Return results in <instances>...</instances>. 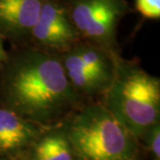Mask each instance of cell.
<instances>
[{"instance_id":"6","label":"cell","mask_w":160,"mask_h":160,"mask_svg":"<svg viewBox=\"0 0 160 160\" xmlns=\"http://www.w3.org/2000/svg\"><path fill=\"white\" fill-rule=\"evenodd\" d=\"M46 129L0 105V160L25 159Z\"/></svg>"},{"instance_id":"8","label":"cell","mask_w":160,"mask_h":160,"mask_svg":"<svg viewBox=\"0 0 160 160\" xmlns=\"http://www.w3.org/2000/svg\"><path fill=\"white\" fill-rule=\"evenodd\" d=\"M24 160H78L63 127L46 129Z\"/></svg>"},{"instance_id":"9","label":"cell","mask_w":160,"mask_h":160,"mask_svg":"<svg viewBox=\"0 0 160 160\" xmlns=\"http://www.w3.org/2000/svg\"><path fill=\"white\" fill-rule=\"evenodd\" d=\"M140 143L149 155L150 160H160V122L151 126L144 133Z\"/></svg>"},{"instance_id":"1","label":"cell","mask_w":160,"mask_h":160,"mask_svg":"<svg viewBox=\"0 0 160 160\" xmlns=\"http://www.w3.org/2000/svg\"><path fill=\"white\" fill-rule=\"evenodd\" d=\"M85 102L59 55L30 45L12 47L0 64V105L38 126H61Z\"/></svg>"},{"instance_id":"2","label":"cell","mask_w":160,"mask_h":160,"mask_svg":"<svg viewBox=\"0 0 160 160\" xmlns=\"http://www.w3.org/2000/svg\"><path fill=\"white\" fill-rule=\"evenodd\" d=\"M78 160H141V143L101 102L80 105L62 124Z\"/></svg>"},{"instance_id":"7","label":"cell","mask_w":160,"mask_h":160,"mask_svg":"<svg viewBox=\"0 0 160 160\" xmlns=\"http://www.w3.org/2000/svg\"><path fill=\"white\" fill-rule=\"evenodd\" d=\"M45 0H0V35L12 47L29 45Z\"/></svg>"},{"instance_id":"10","label":"cell","mask_w":160,"mask_h":160,"mask_svg":"<svg viewBox=\"0 0 160 160\" xmlns=\"http://www.w3.org/2000/svg\"><path fill=\"white\" fill-rule=\"evenodd\" d=\"M135 10L145 19L160 18V0H135Z\"/></svg>"},{"instance_id":"4","label":"cell","mask_w":160,"mask_h":160,"mask_svg":"<svg viewBox=\"0 0 160 160\" xmlns=\"http://www.w3.org/2000/svg\"><path fill=\"white\" fill-rule=\"evenodd\" d=\"M81 39L119 53L118 28L131 12L126 0H62Z\"/></svg>"},{"instance_id":"5","label":"cell","mask_w":160,"mask_h":160,"mask_svg":"<svg viewBox=\"0 0 160 160\" xmlns=\"http://www.w3.org/2000/svg\"><path fill=\"white\" fill-rule=\"evenodd\" d=\"M82 41L69 21L62 0H45L32 28L29 45L61 55Z\"/></svg>"},{"instance_id":"3","label":"cell","mask_w":160,"mask_h":160,"mask_svg":"<svg viewBox=\"0 0 160 160\" xmlns=\"http://www.w3.org/2000/svg\"><path fill=\"white\" fill-rule=\"evenodd\" d=\"M101 103L140 142L160 122L159 78L119 56L114 79Z\"/></svg>"},{"instance_id":"11","label":"cell","mask_w":160,"mask_h":160,"mask_svg":"<svg viewBox=\"0 0 160 160\" xmlns=\"http://www.w3.org/2000/svg\"><path fill=\"white\" fill-rule=\"evenodd\" d=\"M3 42H4V38L0 35V64L4 62L7 58V52L6 51V49L4 47Z\"/></svg>"}]
</instances>
